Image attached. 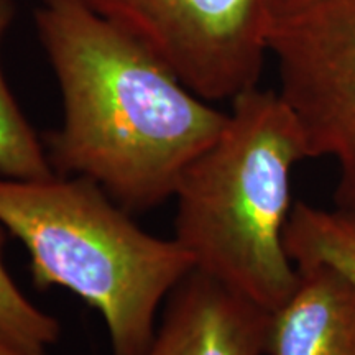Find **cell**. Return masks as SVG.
Listing matches in <instances>:
<instances>
[{"label":"cell","instance_id":"cell-1","mask_svg":"<svg viewBox=\"0 0 355 355\" xmlns=\"http://www.w3.org/2000/svg\"><path fill=\"white\" fill-rule=\"evenodd\" d=\"M35 24L63 102L46 153L128 212L170 201L183 171L229 114L194 94L162 58L73 0H43Z\"/></svg>","mask_w":355,"mask_h":355},{"label":"cell","instance_id":"cell-2","mask_svg":"<svg viewBox=\"0 0 355 355\" xmlns=\"http://www.w3.org/2000/svg\"><path fill=\"white\" fill-rule=\"evenodd\" d=\"M309 158L278 92L259 86L232 101L220 135L178 181L175 241L196 272L273 313L300 285L288 257L293 168Z\"/></svg>","mask_w":355,"mask_h":355},{"label":"cell","instance_id":"cell-3","mask_svg":"<svg viewBox=\"0 0 355 355\" xmlns=\"http://www.w3.org/2000/svg\"><path fill=\"white\" fill-rule=\"evenodd\" d=\"M84 176L0 175V224L24 243L40 288H64L101 314L112 355H144L162 306L193 261L148 234Z\"/></svg>","mask_w":355,"mask_h":355},{"label":"cell","instance_id":"cell-4","mask_svg":"<svg viewBox=\"0 0 355 355\" xmlns=\"http://www.w3.org/2000/svg\"><path fill=\"white\" fill-rule=\"evenodd\" d=\"M132 35L204 101L257 87L268 53L266 0H73Z\"/></svg>","mask_w":355,"mask_h":355},{"label":"cell","instance_id":"cell-5","mask_svg":"<svg viewBox=\"0 0 355 355\" xmlns=\"http://www.w3.org/2000/svg\"><path fill=\"white\" fill-rule=\"evenodd\" d=\"M268 51L309 158L334 159L337 206L355 207V0H319L275 25Z\"/></svg>","mask_w":355,"mask_h":355},{"label":"cell","instance_id":"cell-6","mask_svg":"<svg viewBox=\"0 0 355 355\" xmlns=\"http://www.w3.org/2000/svg\"><path fill=\"white\" fill-rule=\"evenodd\" d=\"M270 316L193 270L166 300L144 355H265Z\"/></svg>","mask_w":355,"mask_h":355},{"label":"cell","instance_id":"cell-7","mask_svg":"<svg viewBox=\"0 0 355 355\" xmlns=\"http://www.w3.org/2000/svg\"><path fill=\"white\" fill-rule=\"evenodd\" d=\"M298 272L296 291L270 316L266 355H355V288L329 266Z\"/></svg>","mask_w":355,"mask_h":355},{"label":"cell","instance_id":"cell-8","mask_svg":"<svg viewBox=\"0 0 355 355\" xmlns=\"http://www.w3.org/2000/svg\"><path fill=\"white\" fill-rule=\"evenodd\" d=\"M285 247L298 270L329 266L355 288V207L324 211L295 202L285 229Z\"/></svg>","mask_w":355,"mask_h":355},{"label":"cell","instance_id":"cell-9","mask_svg":"<svg viewBox=\"0 0 355 355\" xmlns=\"http://www.w3.org/2000/svg\"><path fill=\"white\" fill-rule=\"evenodd\" d=\"M13 0H0V46L10 26ZM55 173L46 146L26 121L8 89L0 64V175L19 180H35Z\"/></svg>","mask_w":355,"mask_h":355},{"label":"cell","instance_id":"cell-10","mask_svg":"<svg viewBox=\"0 0 355 355\" xmlns=\"http://www.w3.org/2000/svg\"><path fill=\"white\" fill-rule=\"evenodd\" d=\"M7 230L0 224V332L30 355H46L58 343L61 326L56 318L44 313L25 296L8 273L3 261Z\"/></svg>","mask_w":355,"mask_h":355},{"label":"cell","instance_id":"cell-11","mask_svg":"<svg viewBox=\"0 0 355 355\" xmlns=\"http://www.w3.org/2000/svg\"><path fill=\"white\" fill-rule=\"evenodd\" d=\"M266 2H268L270 30H272L275 25L298 15L300 12L314 6L319 0H266Z\"/></svg>","mask_w":355,"mask_h":355},{"label":"cell","instance_id":"cell-12","mask_svg":"<svg viewBox=\"0 0 355 355\" xmlns=\"http://www.w3.org/2000/svg\"><path fill=\"white\" fill-rule=\"evenodd\" d=\"M0 355H30L26 354L20 345H17L10 337L0 332Z\"/></svg>","mask_w":355,"mask_h":355}]
</instances>
